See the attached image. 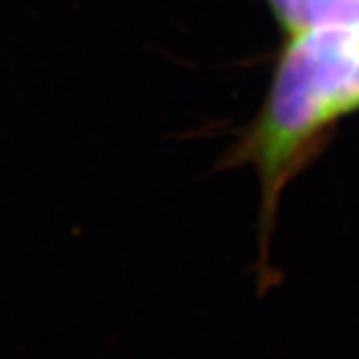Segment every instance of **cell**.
<instances>
[{
    "instance_id": "obj_1",
    "label": "cell",
    "mask_w": 359,
    "mask_h": 359,
    "mask_svg": "<svg viewBox=\"0 0 359 359\" xmlns=\"http://www.w3.org/2000/svg\"><path fill=\"white\" fill-rule=\"evenodd\" d=\"M358 62L359 28L323 26L292 34L256 136L268 190L325 122L347 112Z\"/></svg>"
},
{
    "instance_id": "obj_2",
    "label": "cell",
    "mask_w": 359,
    "mask_h": 359,
    "mask_svg": "<svg viewBox=\"0 0 359 359\" xmlns=\"http://www.w3.org/2000/svg\"><path fill=\"white\" fill-rule=\"evenodd\" d=\"M290 32L339 26L359 28V0H271Z\"/></svg>"
}]
</instances>
